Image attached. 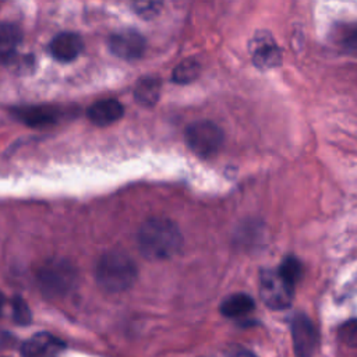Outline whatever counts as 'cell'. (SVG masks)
<instances>
[{
  "instance_id": "obj_1",
  "label": "cell",
  "mask_w": 357,
  "mask_h": 357,
  "mask_svg": "<svg viewBox=\"0 0 357 357\" xmlns=\"http://www.w3.org/2000/svg\"><path fill=\"white\" fill-rule=\"evenodd\" d=\"M139 251L152 261L167 259L178 252L183 238L178 227L167 219H149L138 233Z\"/></svg>"
},
{
  "instance_id": "obj_2",
  "label": "cell",
  "mask_w": 357,
  "mask_h": 357,
  "mask_svg": "<svg viewBox=\"0 0 357 357\" xmlns=\"http://www.w3.org/2000/svg\"><path fill=\"white\" fill-rule=\"evenodd\" d=\"M95 275L98 284L103 290L110 293H120L127 290L134 283L137 268L128 255L112 251L100 257Z\"/></svg>"
},
{
  "instance_id": "obj_3",
  "label": "cell",
  "mask_w": 357,
  "mask_h": 357,
  "mask_svg": "<svg viewBox=\"0 0 357 357\" xmlns=\"http://www.w3.org/2000/svg\"><path fill=\"white\" fill-rule=\"evenodd\" d=\"M185 142L195 155L208 158L220 149L223 132L212 121H195L185 130Z\"/></svg>"
},
{
  "instance_id": "obj_4",
  "label": "cell",
  "mask_w": 357,
  "mask_h": 357,
  "mask_svg": "<svg viewBox=\"0 0 357 357\" xmlns=\"http://www.w3.org/2000/svg\"><path fill=\"white\" fill-rule=\"evenodd\" d=\"M293 289L278 269H265L259 275V296L272 310L289 308L293 300Z\"/></svg>"
},
{
  "instance_id": "obj_5",
  "label": "cell",
  "mask_w": 357,
  "mask_h": 357,
  "mask_svg": "<svg viewBox=\"0 0 357 357\" xmlns=\"http://www.w3.org/2000/svg\"><path fill=\"white\" fill-rule=\"evenodd\" d=\"M291 337L297 357H312L318 343V333L314 324L305 314L298 312L293 317Z\"/></svg>"
},
{
  "instance_id": "obj_6",
  "label": "cell",
  "mask_w": 357,
  "mask_h": 357,
  "mask_svg": "<svg viewBox=\"0 0 357 357\" xmlns=\"http://www.w3.org/2000/svg\"><path fill=\"white\" fill-rule=\"evenodd\" d=\"M74 278V269L64 261L50 262L39 273L42 289L50 294L66 293L71 287Z\"/></svg>"
},
{
  "instance_id": "obj_7",
  "label": "cell",
  "mask_w": 357,
  "mask_h": 357,
  "mask_svg": "<svg viewBox=\"0 0 357 357\" xmlns=\"http://www.w3.org/2000/svg\"><path fill=\"white\" fill-rule=\"evenodd\" d=\"M110 52L124 60H134L144 54L145 39L135 29H120L109 38Z\"/></svg>"
},
{
  "instance_id": "obj_8",
  "label": "cell",
  "mask_w": 357,
  "mask_h": 357,
  "mask_svg": "<svg viewBox=\"0 0 357 357\" xmlns=\"http://www.w3.org/2000/svg\"><path fill=\"white\" fill-rule=\"evenodd\" d=\"M251 54L252 61L259 68H272L280 64L282 54L269 35V32H258L251 42Z\"/></svg>"
},
{
  "instance_id": "obj_9",
  "label": "cell",
  "mask_w": 357,
  "mask_h": 357,
  "mask_svg": "<svg viewBox=\"0 0 357 357\" xmlns=\"http://www.w3.org/2000/svg\"><path fill=\"white\" fill-rule=\"evenodd\" d=\"M66 347L64 342L47 332L35 333L21 346V357H57Z\"/></svg>"
},
{
  "instance_id": "obj_10",
  "label": "cell",
  "mask_w": 357,
  "mask_h": 357,
  "mask_svg": "<svg viewBox=\"0 0 357 357\" xmlns=\"http://www.w3.org/2000/svg\"><path fill=\"white\" fill-rule=\"evenodd\" d=\"M82 49H84L82 39L79 35L74 32H61L56 35L49 45V50L52 56L61 63H68L75 60L82 52Z\"/></svg>"
},
{
  "instance_id": "obj_11",
  "label": "cell",
  "mask_w": 357,
  "mask_h": 357,
  "mask_svg": "<svg viewBox=\"0 0 357 357\" xmlns=\"http://www.w3.org/2000/svg\"><path fill=\"white\" fill-rule=\"evenodd\" d=\"M124 113V109L121 103L116 99H103L92 103L88 110L86 116L88 119L96 124V126H109L114 121H117Z\"/></svg>"
},
{
  "instance_id": "obj_12",
  "label": "cell",
  "mask_w": 357,
  "mask_h": 357,
  "mask_svg": "<svg viewBox=\"0 0 357 357\" xmlns=\"http://www.w3.org/2000/svg\"><path fill=\"white\" fill-rule=\"evenodd\" d=\"M14 116L29 127H45L57 121L59 112L49 106H25L14 109Z\"/></svg>"
},
{
  "instance_id": "obj_13",
  "label": "cell",
  "mask_w": 357,
  "mask_h": 357,
  "mask_svg": "<svg viewBox=\"0 0 357 357\" xmlns=\"http://www.w3.org/2000/svg\"><path fill=\"white\" fill-rule=\"evenodd\" d=\"M21 42V31L15 24L0 22V63L6 64L17 53Z\"/></svg>"
},
{
  "instance_id": "obj_14",
  "label": "cell",
  "mask_w": 357,
  "mask_h": 357,
  "mask_svg": "<svg viewBox=\"0 0 357 357\" xmlns=\"http://www.w3.org/2000/svg\"><path fill=\"white\" fill-rule=\"evenodd\" d=\"M255 308L254 298L245 293H236L226 297L220 304V312L227 318L247 315Z\"/></svg>"
},
{
  "instance_id": "obj_15",
  "label": "cell",
  "mask_w": 357,
  "mask_h": 357,
  "mask_svg": "<svg viewBox=\"0 0 357 357\" xmlns=\"http://www.w3.org/2000/svg\"><path fill=\"white\" fill-rule=\"evenodd\" d=\"M160 95V81L153 77H146L138 81L134 89V96L142 106H152Z\"/></svg>"
},
{
  "instance_id": "obj_16",
  "label": "cell",
  "mask_w": 357,
  "mask_h": 357,
  "mask_svg": "<svg viewBox=\"0 0 357 357\" xmlns=\"http://www.w3.org/2000/svg\"><path fill=\"white\" fill-rule=\"evenodd\" d=\"M201 67L195 59H185L173 70V81L177 84H188L199 75Z\"/></svg>"
},
{
  "instance_id": "obj_17",
  "label": "cell",
  "mask_w": 357,
  "mask_h": 357,
  "mask_svg": "<svg viewBox=\"0 0 357 357\" xmlns=\"http://www.w3.org/2000/svg\"><path fill=\"white\" fill-rule=\"evenodd\" d=\"M278 271L284 278V280L289 282L293 287L301 278V264L294 257H287Z\"/></svg>"
},
{
  "instance_id": "obj_18",
  "label": "cell",
  "mask_w": 357,
  "mask_h": 357,
  "mask_svg": "<svg viewBox=\"0 0 357 357\" xmlns=\"http://www.w3.org/2000/svg\"><path fill=\"white\" fill-rule=\"evenodd\" d=\"M11 308H13V318L18 325H28L31 324L32 314L25 303V300L21 296H14L11 301Z\"/></svg>"
},
{
  "instance_id": "obj_19",
  "label": "cell",
  "mask_w": 357,
  "mask_h": 357,
  "mask_svg": "<svg viewBox=\"0 0 357 357\" xmlns=\"http://www.w3.org/2000/svg\"><path fill=\"white\" fill-rule=\"evenodd\" d=\"M132 7L137 14H139L144 18H149L158 13L160 4L153 1H146V3H135Z\"/></svg>"
},
{
  "instance_id": "obj_20",
  "label": "cell",
  "mask_w": 357,
  "mask_h": 357,
  "mask_svg": "<svg viewBox=\"0 0 357 357\" xmlns=\"http://www.w3.org/2000/svg\"><path fill=\"white\" fill-rule=\"evenodd\" d=\"M340 335L343 337V340L346 343H349L350 346L356 344L357 340V328H356V321L351 319L350 322H347L342 329H340Z\"/></svg>"
},
{
  "instance_id": "obj_21",
  "label": "cell",
  "mask_w": 357,
  "mask_h": 357,
  "mask_svg": "<svg viewBox=\"0 0 357 357\" xmlns=\"http://www.w3.org/2000/svg\"><path fill=\"white\" fill-rule=\"evenodd\" d=\"M229 357H255V356L248 350H236V351H231Z\"/></svg>"
},
{
  "instance_id": "obj_22",
  "label": "cell",
  "mask_w": 357,
  "mask_h": 357,
  "mask_svg": "<svg viewBox=\"0 0 357 357\" xmlns=\"http://www.w3.org/2000/svg\"><path fill=\"white\" fill-rule=\"evenodd\" d=\"M3 305H4V294L0 291V311H1Z\"/></svg>"
}]
</instances>
